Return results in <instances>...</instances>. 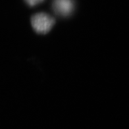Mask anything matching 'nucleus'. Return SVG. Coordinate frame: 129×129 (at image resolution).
<instances>
[{"label":"nucleus","instance_id":"2","mask_svg":"<svg viewBox=\"0 0 129 129\" xmlns=\"http://www.w3.org/2000/svg\"><path fill=\"white\" fill-rule=\"evenodd\" d=\"M73 0H53V9L55 13L61 17H68L74 9Z\"/></svg>","mask_w":129,"mask_h":129},{"label":"nucleus","instance_id":"1","mask_svg":"<svg viewBox=\"0 0 129 129\" xmlns=\"http://www.w3.org/2000/svg\"><path fill=\"white\" fill-rule=\"evenodd\" d=\"M55 20L51 16L45 13H40L32 16L31 24L38 34H47L55 24Z\"/></svg>","mask_w":129,"mask_h":129},{"label":"nucleus","instance_id":"3","mask_svg":"<svg viewBox=\"0 0 129 129\" xmlns=\"http://www.w3.org/2000/svg\"><path fill=\"white\" fill-rule=\"evenodd\" d=\"M26 3L30 6H35L38 4H40L41 2H42L44 0H24Z\"/></svg>","mask_w":129,"mask_h":129}]
</instances>
